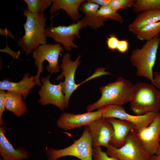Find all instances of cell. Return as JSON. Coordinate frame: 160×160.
Instances as JSON below:
<instances>
[{
	"label": "cell",
	"instance_id": "1",
	"mask_svg": "<svg viewBox=\"0 0 160 160\" xmlns=\"http://www.w3.org/2000/svg\"><path fill=\"white\" fill-rule=\"evenodd\" d=\"M23 15L26 18L23 24L25 34L20 37L17 45L28 55L40 45L47 44L45 30L47 19L44 13H32L27 7L24 9Z\"/></svg>",
	"mask_w": 160,
	"mask_h": 160
},
{
	"label": "cell",
	"instance_id": "2",
	"mask_svg": "<svg viewBox=\"0 0 160 160\" xmlns=\"http://www.w3.org/2000/svg\"><path fill=\"white\" fill-rule=\"evenodd\" d=\"M134 85L128 80L120 76L115 81L102 87L100 89V98L87 106V112L109 105L121 106L129 102Z\"/></svg>",
	"mask_w": 160,
	"mask_h": 160
},
{
	"label": "cell",
	"instance_id": "3",
	"mask_svg": "<svg viewBox=\"0 0 160 160\" xmlns=\"http://www.w3.org/2000/svg\"><path fill=\"white\" fill-rule=\"evenodd\" d=\"M154 86L142 82L134 85L129 102L130 109L136 115L160 112V91Z\"/></svg>",
	"mask_w": 160,
	"mask_h": 160
},
{
	"label": "cell",
	"instance_id": "4",
	"mask_svg": "<svg viewBox=\"0 0 160 160\" xmlns=\"http://www.w3.org/2000/svg\"><path fill=\"white\" fill-rule=\"evenodd\" d=\"M160 42L159 34L151 40L147 41L141 48H137L132 51L129 58L132 65L136 68L137 75L149 79L155 87L153 69Z\"/></svg>",
	"mask_w": 160,
	"mask_h": 160
},
{
	"label": "cell",
	"instance_id": "5",
	"mask_svg": "<svg viewBox=\"0 0 160 160\" xmlns=\"http://www.w3.org/2000/svg\"><path fill=\"white\" fill-rule=\"evenodd\" d=\"M93 148L92 140L87 126L85 127L81 137L65 148L56 149L51 147L46 149L47 160H57L64 156L76 157L81 160H93Z\"/></svg>",
	"mask_w": 160,
	"mask_h": 160
},
{
	"label": "cell",
	"instance_id": "6",
	"mask_svg": "<svg viewBox=\"0 0 160 160\" xmlns=\"http://www.w3.org/2000/svg\"><path fill=\"white\" fill-rule=\"evenodd\" d=\"M105 152L110 156L119 160H150V156L145 150L135 130L128 134L124 144L116 148L110 144Z\"/></svg>",
	"mask_w": 160,
	"mask_h": 160
},
{
	"label": "cell",
	"instance_id": "7",
	"mask_svg": "<svg viewBox=\"0 0 160 160\" xmlns=\"http://www.w3.org/2000/svg\"><path fill=\"white\" fill-rule=\"evenodd\" d=\"M63 50V48L61 45L56 43L54 44L48 43L40 45L33 52L34 64L38 68L36 76L39 82H40V74L43 71V64L45 60L47 61L49 63L46 67L48 72L56 73L60 71L58 58Z\"/></svg>",
	"mask_w": 160,
	"mask_h": 160
},
{
	"label": "cell",
	"instance_id": "8",
	"mask_svg": "<svg viewBox=\"0 0 160 160\" xmlns=\"http://www.w3.org/2000/svg\"><path fill=\"white\" fill-rule=\"evenodd\" d=\"M52 20L51 19L50 25L46 28L47 37L51 38L57 43L63 45L67 51H71L72 48H78L73 41L76 37L80 38L79 32L81 29L88 26L84 17L77 23L68 26L60 25L54 27Z\"/></svg>",
	"mask_w": 160,
	"mask_h": 160
},
{
	"label": "cell",
	"instance_id": "9",
	"mask_svg": "<svg viewBox=\"0 0 160 160\" xmlns=\"http://www.w3.org/2000/svg\"><path fill=\"white\" fill-rule=\"evenodd\" d=\"M101 109L102 117L106 119L114 118L128 121L134 125L136 132L148 126L159 113L151 112L143 115H133L127 113L121 106L116 105L106 106Z\"/></svg>",
	"mask_w": 160,
	"mask_h": 160
},
{
	"label": "cell",
	"instance_id": "10",
	"mask_svg": "<svg viewBox=\"0 0 160 160\" xmlns=\"http://www.w3.org/2000/svg\"><path fill=\"white\" fill-rule=\"evenodd\" d=\"M81 56H79L74 61L71 60V55L69 53L64 54L62 60L60 67L62 69V73L57 76L56 80L60 81L64 77L65 79L62 82L63 91L64 94L65 108H68L69 100L73 92L77 88L79 84L75 83L74 76L77 67L81 63Z\"/></svg>",
	"mask_w": 160,
	"mask_h": 160
},
{
	"label": "cell",
	"instance_id": "11",
	"mask_svg": "<svg viewBox=\"0 0 160 160\" xmlns=\"http://www.w3.org/2000/svg\"><path fill=\"white\" fill-rule=\"evenodd\" d=\"M50 77V75L41 77L43 84L38 92L40 97L39 103L43 105L52 104L64 111L65 104L62 82L57 85L52 84L49 81Z\"/></svg>",
	"mask_w": 160,
	"mask_h": 160
},
{
	"label": "cell",
	"instance_id": "12",
	"mask_svg": "<svg viewBox=\"0 0 160 160\" xmlns=\"http://www.w3.org/2000/svg\"><path fill=\"white\" fill-rule=\"evenodd\" d=\"M101 108L97 111L75 114L68 113H62L57 120L56 124L59 128L69 131L87 126L91 122L102 117Z\"/></svg>",
	"mask_w": 160,
	"mask_h": 160
},
{
	"label": "cell",
	"instance_id": "13",
	"mask_svg": "<svg viewBox=\"0 0 160 160\" xmlns=\"http://www.w3.org/2000/svg\"><path fill=\"white\" fill-rule=\"evenodd\" d=\"M87 126L93 148L101 146L107 148L113 134V129L111 124L106 119L101 117Z\"/></svg>",
	"mask_w": 160,
	"mask_h": 160
},
{
	"label": "cell",
	"instance_id": "14",
	"mask_svg": "<svg viewBox=\"0 0 160 160\" xmlns=\"http://www.w3.org/2000/svg\"><path fill=\"white\" fill-rule=\"evenodd\" d=\"M136 132L148 154L150 156L156 154L159 145L160 112L148 126Z\"/></svg>",
	"mask_w": 160,
	"mask_h": 160
},
{
	"label": "cell",
	"instance_id": "15",
	"mask_svg": "<svg viewBox=\"0 0 160 160\" xmlns=\"http://www.w3.org/2000/svg\"><path fill=\"white\" fill-rule=\"evenodd\" d=\"M6 127L4 123L0 127V154L3 160H26L30 157L29 152L22 146L14 148L5 135Z\"/></svg>",
	"mask_w": 160,
	"mask_h": 160
},
{
	"label": "cell",
	"instance_id": "16",
	"mask_svg": "<svg viewBox=\"0 0 160 160\" xmlns=\"http://www.w3.org/2000/svg\"><path fill=\"white\" fill-rule=\"evenodd\" d=\"M30 73L25 74L22 79L18 82H10L7 79L0 82V90L17 92L21 93L23 99L28 97L30 91L36 85L41 86L37 80L36 75L29 77Z\"/></svg>",
	"mask_w": 160,
	"mask_h": 160
},
{
	"label": "cell",
	"instance_id": "17",
	"mask_svg": "<svg viewBox=\"0 0 160 160\" xmlns=\"http://www.w3.org/2000/svg\"><path fill=\"white\" fill-rule=\"evenodd\" d=\"M106 119L111 124L113 129V135L110 144L114 147L119 148L124 144L129 133L135 130V126L125 120L114 118Z\"/></svg>",
	"mask_w": 160,
	"mask_h": 160
},
{
	"label": "cell",
	"instance_id": "18",
	"mask_svg": "<svg viewBox=\"0 0 160 160\" xmlns=\"http://www.w3.org/2000/svg\"><path fill=\"white\" fill-rule=\"evenodd\" d=\"M83 0H54L49 10V13L53 15L58 10L65 11L68 16L73 20L79 21L81 15L79 9Z\"/></svg>",
	"mask_w": 160,
	"mask_h": 160
},
{
	"label": "cell",
	"instance_id": "19",
	"mask_svg": "<svg viewBox=\"0 0 160 160\" xmlns=\"http://www.w3.org/2000/svg\"><path fill=\"white\" fill-rule=\"evenodd\" d=\"M160 21V9L146 11L140 12L129 25V30L134 34L145 26Z\"/></svg>",
	"mask_w": 160,
	"mask_h": 160
},
{
	"label": "cell",
	"instance_id": "20",
	"mask_svg": "<svg viewBox=\"0 0 160 160\" xmlns=\"http://www.w3.org/2000/svg\"><path fill=\"white\" fill-rule=\"evenodd\" d=\"M23 99L21 93L7 91L5 96L6 110L11 111L17 117H21L28 111L26 103Z\"/></svg>",
	"mask_w": 160,
	"mask_h": 160
},
{
	"label": "cell",
	"instance_id": "21",
	"mask_svg": "<svg viewBox=\"0 0 160 160\" xmlns=\"http://www.w3.org/2000/svg\"><path fill=\"white\" fill-rule=\"evenodd\" d=\"M160 32V21L145 26L134 34L138 40L148 41L159 34Z\"/></svg>",
	"mask_w": 160,
	"mask_h": 160
},
{
	"label": "cell",
	"instance_id": "22",
	"mask_svg": "<svg viewBox=\"0 0 160 160\" xmlns=\"http://www.w3.org/2000/svg\"><path fill=\"white\" fill-rule=\"evenodd\" d=\"M160 9V0H136L133 12L135 14L153 9Z\"/></svg>",
	"mask_w": 160,
	"mask_h": 160
},
{
	"label": "cell",
	"instance_id": "23",
	"mask_svg": "<svg viewBox=\"0 0 160 160\" xmlns=\"http://www.w3.org/2000/svg\"><path fill=\"white\" fill-rule=\"evenodd\" d=\"M26 4L28 10L35 14L44 13V12L51 5L52 0H24Z\"/></svg>",
	"mask_w": 160,
	"mask_h": 160
},
{
	"label": "cell",
	"instance_id": "24",
	"mask_svg": "<svg viewBox=\"0 0 160 160\" xmlns=\"http://www.w3.org/2000/svg\"><path fill=\"white\" fill-rule=\"evenodd\" d=\"M97 14L99 16L107 19H109L114 20L121 23H122L124 22L122 17L109 6L101 7Z\"/></svg>",
	"mask_w": 160,
	"mask_h": 160
},
{
	"label": "cell",
	"instance_id": "25",
	"mask_svg": "<svg viewBox=\"0 0 160 160\" xmlns=\"http://www.w3.org/2000/svg\"><path fill=\"white\" fill-rule=\"evenodd\" d=\"M100 5L92 2L87 1L83 3L79 8L85 17H89L96 14L100 9Z\"/></svg>",
	"mask_w": 160,
	"mask_h": 160
},
{
	"label": "cell",
	"instance_id": "26",
	"mask_svg": "<svg viewBox=\"0 0 160 160\" xmlns=\"http://www.w3.org/2000/svg\"><path fill=\"white\" fill-rule=\"evenodd\" d=\"M135 1V0H111L109 6L117 12L120 9L133 7Z\"/></svg>",
	"mask_w": 160,
	"mask_h": 160
},
{
	"label": "cell",
	"instance_id": "27",
	"mask_svg": "<svg viewBox=\"0 0 160 160\" xmlns=\"http://www.w3.org/2000/svg\"><path fill=\"white\" fill-rule=\"evenodd\" d=\"M88 26L96 29L104 25V22L107 19L96 14L89 16L84 17Z\"/></svg>",
	"mask_w": 160,
	"mask_h": 160
},
{
	"label": "cell",
	"instance_id": "28",
	"mask_svg": "<svg viewBox=\"0 0 160 160\" xmlns=\"http://www.w3.org/2000/svg\"><path fill=\"white\" fill-rule=\"evenodd\" d=\"M93 148V160H119L116 158L108 156L105 152L102 151L101 147Z\"/></svg>",
	"mask_w": 160,
	"mask_h": 160
},
{
	"label": "cell",
	"instance_id": "29",
	"mask_svg": "<svg viewBox=\"0 0 160 160\" xmlns=\"http://www.w3.org/2000/svg\"><path fill=\"white\" fill-rule=\"evenodd\" d=\"M119 40L116 35L112 33L107 38L106 43L108 48L112 50L117 49Z\"/></svg>",
	"mask_w": 160,
	"mask_h": 160
},
{
	"label": "cell",
	"instance_id": "30",
	"mask_svg": "<svg viewBox=\"0 0 160 160\" xmlns=\"http://www.w3.org/2000/svg\"><path fill=\"white\" fill-rule=\"evenodd\" d=\"M5 90H0V126L2 125L4 123L2 116L3 112L6 110L5 106Z\"/></svg>",
	"mask_w": 160,
	"mask_h": 160
},
{
	"label": "cell",
	"instance_id": "31",
	"mask_svg": "<svg viewBox=\"0 0 160 160\" xmlns=\"http://www.w3.org/2000/svg\"><path fill=\"white\" fill-rule=\"evenodd\" d=\"M129 42L126 39L119 40L117 49L122 53L126 52L128 50Z\"/></svg>",
	"mask_w": 160,
	"mask_h": 160
},
{
	"label": "cell",
	"instance_id": "32",
	"mask_svg": "<svg viewBox=\"0 0 160 160\" xmlns=\"http://www.w3.org/2000/svg\"><path fill=\"white\" fill-rule=\"evenodd\" d=\"M87 1L95 3L102 7L109 6L111 0H88Z\"/></svg>",
	"mask_w": 160,
	"mask_h": 160
},
{
	"label": "cell",
	"instance_id": "33",
	"mask_svg": "<svg viewBox=\"0 0 160 160\" xmlns=\"http://www.w3.org/2000/svg\"><path fill=\"white\" fill-rule=\"evenodd\" d=\"M153 79L156 87L160 89V73L158 71L153 73Z\"/></svg>",
	"mask_w": 160,
	"mask_h": 160
},
{
	"label": "cell",
	"instance_id": "34",
	"mask_svg": "<svg viewBox=\"0 0 160 160\" xmlns=\"http://www.w3.org/2000/svg\"><path fill=\"white\" fill-rule=\"evenodd\" d=\"M150 160H160V155H153L150 156Z\"/></svg>",
	"mask_w": 160,
	"mask_h": 160
},
{
	"label": "cell",
	"instance_id": "35",
	"mask_svg": "<svg viewBox=\"0 0 160 160\" xmlns=\"http://www.w3.org/2000/svg\"><path fill=\"white\" fill-rule=\"evenodd\" d=\"M156 154L157 155H160V138L159 139V145Z\"/></svg>",
	"mask_w": 160,
	"mask_h": 160
},
{
	"label": "cell",
	"instance_id": "36",
	"mask_svg": "<svg viewBox=\"0 0 160 160\" xmlns=\"http://www.w3.org/2000/svg\"></svg>",
	"mask_w": 160,
	"mask_h": 160
}]
</instances>
